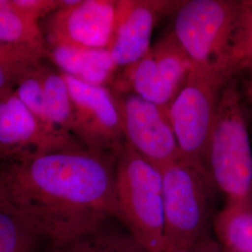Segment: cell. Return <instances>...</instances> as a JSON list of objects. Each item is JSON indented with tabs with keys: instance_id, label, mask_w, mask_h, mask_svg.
<instances>
[{
	"instance_id": "obj_7",
	"label": "cell",
	"mask_w": 252,
	"mask_h": 252,
	"mask_svg": "<svg viewBox=\"0 0 252 252\" xmlns=\"http://www.w3.org/2000/svg\"><path fill=\"white\" fill-rule=\"evenodd\" d=\"M194 63L170 32L150 48L137 62L119 69L109 89L132 92L143 99L168 108L188 80Z\"/></svg>"
},
{
	"instance_id": "obj_21",
	"label": "cell",
	"mask_w": 252,
	"mask_h": 252,
	"mask_svg": "<svg viewBox=\"0 0 252 252\" xmlns=\"http://www.w3.org/2000/svg\"><path fill=\"white\" fill-rule=\"evenodd\" d=\"M12 2L22 12L37 23L61 7V0H12Z\"/></svg>"
},
{
	"instance_id": "obj_20",
	"label": "cell",
	"mask_w": 252,
	"mask_h": 252,
	"mask_svg": "<svg viewBox=\"0 0 252 252\" xmlns=\"http://www.w3.org/2000/svg\"><path fill=\"white\" fill-rule=\"evenodd\" d=\"M46 52L17 46L0 54V90L13 87L30 69L44 61Z\"/></svg>"
},
{
	"instance_id": "obj_17",
	"label": "cell",
	"mask_w": 252,
	"mask_h": 252,
	"mask_svg": "<svg viewBox=\"0 0 252 252\" xmlns=\"http://www.w3.org/2000/svg\"><path fill=\"white\" fill-rule=\"evenodd\" d=\"M46 108L53 126L60 132L72 135L74 108L63 74L44 61L39 65Z\"/></svg>"
},
{
	"instance_id": "obj_2",
	"label": "cell",
	"mask_w": 252,
	"mask_h": 252,
	"mask_svg": "<svg viewBox=\"0 0 252 252\" xmlns=\"http://www.w3.org/2000/svg\"><path fill=\"white\" fill-rule=\"evenodd\" d=\"M212 184L229 204H248L252 189V148L235 78L220 96L206 153Z\"/></svg>"
},
{
	"instance_id": "obj_3",
	"label": "cell",
	"mask_w": 252,
	"mask_h": 252,
	"mask_svg": "<svg viewBox=\"0 0 252 252\" xmlns=\"http://www.w3.org/2000/svg\"><path fill=\"white\" fill-rule=\"evenodd\" d=\"M232 78L219 63L194 64L186 83L167 108L180 161L207 174L206 153L218 103Z\"/></svg>"
},
{
	"instance_id": "obj_22",
	"label": "cell",
	"mask_w": 252,
	"mask_h": 252,
	"mask_svg": "<svg viewBox=\"0 0 252 252\" xmlns=\"http://www.w3.org/2000/svg\"><path fill=\"white\" fill-rule=\"evenodd\" d=\"M189 252H226V251L217 239L207 234L195 243Z\"/></svg>"
},
{
	"instance_id": "obj_9",
	"label": "cell",
	"mask_w": 252,
	"mask_h": 252,
	"mask_svg": "<svg viewBox=\"0 0 252 252\" xmlns=\"http://www.w3.org/2000/svg\"><path fill=\"white\" fill-rule=\"evenodd\" d=\"M113 94L121 113L126 144L161 171L180 160L166 108L132 92Z\"/></svg>"
},
{
	"instance_id": "obj_12",
	"label": "cell",
	"mask_w": 252,
	"mask_h": 252,
	"mask_svg": "<svg viewBox=\"0 0 252 252\" xmlns=\"http://www.w3.org/2000/svg\"><path fill=\"white\" fill-rule=\"evenodd\" d=\"M182 1L118 0L117 19L108 51L118 69L137 62L152 47L159 21L175 12Z\"/></svg>"
},
{
	"instance_id": "obj_5",
	"label": "cell",
	"mask_w": 252,
	"mask_h": 252,
	"mask_svg": "<svg viewBox=\"0 0 252 252\" xmlns=\"http://www.w3.org/2000/svg\"><path fill=\"white\" fill-rule=\"evenodd\" d=\"M161 172L162 252H189L207 234L211 189L215 187L207 173L180 160Z\"/></svg>"
},
{
	"instance_id": "obj_16",
	"label": "cell",
	"mask_w": 252,
	"mask_h": 252,
	"mask_svg": "<svg viewBox=\"0 0 252 252\" xmlns=\"http://www.w3.org/2000/svg\"><path fill=\"white\" fill-rule=\"evenodd\" d=\"M213 226L226 252H252V212L248 204L226 203Z\"/></svg>"
},
{
	"instance_id": "obj_19",
	"label": "cell",
	"mask_w": 252,
	"mask_h": 252,
	"mask_svg": "<svg viewBox=\"0 0 252 252\" xmlns=\"http://www.w3.org/2000/svg\"><path fill=\"white\" fill-rule=\"evenodd\" d=\"M241 12L224 60V67L234 77L252 68V0L241 1Z\"/></svg>"
},
{
	"instance_id": "obj_14",
	"label": "cell",
	"mask_w": 252,
	"mask_h": 252,
	"mask_svg": "<svg viewBox=\"0 0 252 252\" xmlns=\"http://www.w3.org/2000/svg\"><path fill=\"white\" fill-rule=\"evenodd\" d=\"M43 252H148L117 219L109 217L97 225L63 242L46 244Z\"/></svg>"
},
{
	"instance_id": "obj_18",
	"label": "cell",
	"mask_w": 252,
	"mask_h": 252,
	"mask_svg": "<svg viewBox=\"0 0 252 252\" xmlns=\"http://www.w3.org/2000/svg\"><path fill=\"white\" fill-rule=\"evenodd\" d=\"M0 41L46 52L39 23L22 12L12 0H0Z\"/></svg>"
},
{
	"instance_id": "obj_13",
	"label": "cell",
	"mask_w": 252,
	"mask_h": 252,
	"mask_svg": "<svg viewBox=\"0 0 252 252\" xmlns=\"http://www.w3.org/2000/svg\"><path fill=\"white\" fill-rule=\"evenodd\" d=\"M46 58L60 72L93 85L109 87L119 70L107 49L46 46Z\"/></svg>"
},
{
	"instance_id": "obj_23",
	"label": "cell",
	"mask_w": 252,
	"mask_h": 252,
	"mask_svg": "<svg viewBox=\"0 0 252 252\" xmlns=\"http://www.w3.org/2000/svg\"><path fill=\"white\" fill-rule=\"evenodd\" d=\"M246 94L248 100L250 102V105L252 108V83H248L246 82Z\"/></svg>"
},
{
	"instance_id": "obj_15",
	"label": "cell",
	"mask_w": 252,
	"mask_h": 252,
	"mask_svg": "<svg viewBox=\"0 0 252 252\" xmlns=\"http://www.w3.org/2000/svg\"><path fill=\"white\" fill-rule=\"evenodd\" d=\"M45 239L0 184V252H38Z\"/></svg>"
},
{
	"instance_id": "obj_4",
	"label": "cell",
	"mask_w": 252,
	"mask_h": 252,
	"mask_svg": "<svg viewBox=\"0 0 252 252\" xmlns=\"http://www.w3.org/2000/svg\"><path fill=\"white\" fill-rule=\"evenodd\" d=\"M119 220L148 252H162V172L125 144L116 157Z\"/></svg>"
},
{
	"instance_id": "obj_10",
	"label": "cell",
	"mask_w": 252,
	"mask_h": 252,
	"mask_svg": "<svg viewBox=\"0 0 252 252\" xmlns=\"http://www.w3.org/2000/svg\"><path fill=\"white\" fill-rule=\"evenodd\" d=\"M118 0H61L46 20V46L108 50L117 19Z\"/></svg>"
},
{
	"instance_id": "obj_6",
	"label": "cell",
	"mask_w": 252,
	"mask_h": 252,
	"mask_svg": "<svg viewBox=\"0 0 252 252\" xmlns=\"http://www.w3.org/2000/svg\"><path fill=\"white\" fill-rule=\"evenodd\" d=\"M241 7V1L234 0L182 1L171 32L192 63L224 67Z\"/></svg>"
},
{
	"instance_id": "obj_11",
	"label": "cell",
	"mask_w": 252,
	"mask_h": 252,
	"mask_svg": "<svg viewBox=\"0 0 252 252\" xmlns=\"http://www.w3.org/2000/svg\"><path fill=\"white\" fill-rule=\"evenodd\" d=\"M84 147L72 135L49 129L19 99L13 87L0 90V160Z\"/></svg>"
},
{
	"instance_id": "obj_8",
	"label": "cell",
	"mask_w": 252,
	"mask_h": 252,
	"mask_svg": "<svg viewBox=\"0 0 252 252\" xmlns=\"http://www.w3.org/2000/svg\"><path fill=\"white\" fill-rule=\"evenodd\" d=\"M63 76L74 108L73 136L89 151L117 155L126 140L112 91L107 86L85 83L65 74Z\"/></svg>"
},
{
	"instance_id": "obj_24",
	"label": "cell",
	"mask_w": 252,
	"mask_h": 252,
	"mask_svg": "<svg viewBox=\"0 0 252 252\" xmlns=\"http://www.w3.org/2000/svg\"><path fill=\"white\" fill-rule=\"evenodd\" d=\"M248 207H250V209L252 210V189L251 194H250V197H249V201H248Z\"/></svg>"
},
{
	"instance_id": "obj_1",
	"label": "cell",
	"mask_w": 252,
	"mask_h": 252,
	"mask_svg": "<svg viewBox=\"0 0 252 252\" xmlns=\"http://www.w3.org/2000/svg\"><path fill=\"white\" fill-rule=\"evenodd\" d=\"M116 157L85 148L24 156L3 162L0 184L46 244L59 243L119 220Z\"/></svg>"
}]
</instances>
